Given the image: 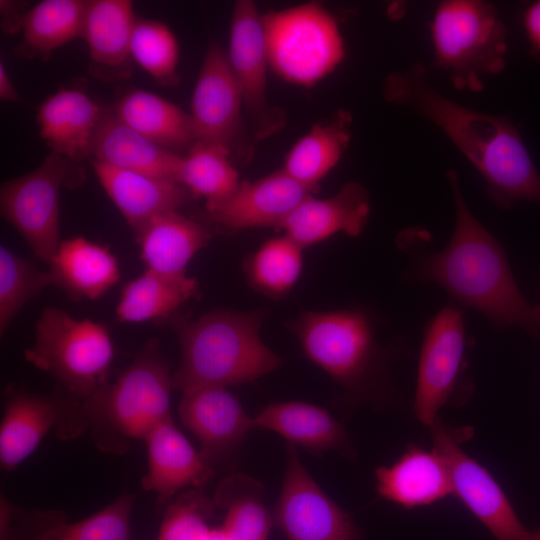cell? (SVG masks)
<instances>
[{
  "mask_svg": "<svg viewBox=\"0 0 540 540\" xmlns=\"http://www.w3.org/2000/svg\"><path fill=\"white\" fill-rule=\"evenodd\" d=\"M385 99L424 116L455 144L486 182L500 208L518 201L540 204V175L510 119L462 106L436 91L426 67L415 63L384 82Z\"/></svg>",
  "mask_w": 540,
  "mask_h": 540,
  "instance_id": "6da1fadb",
  "label": "cell"
},
{
  "mask_svg": "<svg viewBox=\"0 0 540 540\" xmlns=\"http://www.w3.org/2000/svg\"><path fill=\"white\" fill-rule=\"evenodd\" d=\"M447 179L455 205L452 238L442 251L417 256L413 280L438 283L461 305L479 311L497 327L537 332L540 304H530L518 289L502 246L468 208L455 169L447 171Z\"/></svg>",
  "mask_w": 540,
  "mask_h": 540,
  "instance_id": "7a4b0ae2",
  "label": "cell"
},
{
  "mask_svg": "<svg viewBox=\"0 0 540 540\" xmlns=\"http://www.w3.org/2000/svg\"><path fill=\"white\" fill-rule=\"evenodd\" d=\"M263 318L261 310H214L196 320L173 315L170 323L180 345L174 388L184 392L253 383L275 370L281 358L260 338Z\"/></svg>",
  "mask_w": 540,
  "mask_h": 540,
  "instance_id": "3957f363",
  "label": "cell"
},
{
  "mask_svg": "<svg viewBox=\"0 0 540 540\" xmlns=\"http://www.w3.org/2000/svg\"><path fill=\"white\" fill-rule=\"evenodd\" d=\"M173 388L159 342L150 339L115 381L106 382L82 401V412L100 448L124 451L130 440L144 441L171 418Z\"/></svg>",
  "mask_w": 540,
  "mask_h": 540,
  "instance_id": "277c9868",
  "label": "cell"
},
{
  "mask_svg": "<svg viewBox=\"0 0 540 540\" xmlns=\"http://www.w3.org/2000/svg\"><path fill=\"white\" fill-rule=\"evenodd\" d=\"M288 327L298 338L306 357L349 396L372 400L384 359L371 324L362 312L305 311Z\"/></svg>",
  "mask_w": 540,
  "mask_h": 540,
  "instance_id": "5b68a950",
  "label": "cell"
},
{
  "mask_svg": "<svg viewBox=\"0 0 540 540\" xmlns=\"http://www.w3.org/2000/svg\"><path fill=\"white\" fill-rule=\"evenodd\" d=\"M435 65L457 89L479 92L483 77L505 67L506 28L496 8L481 0H447L431 25Z\"/></svg>",
  "mask_w": 540,
  "mask_h": 540,
  "instance_id": "8992f818",
  "label": "cell"
},
{
  "mask_svg": "<svg viewBox=\"0 0 540 540\" xmlns=\"http://www.w3.org/2000/svg\"><path fill=\"white\" fill-rule=\"evenodd\" d=\"M24 356L83 401L107 382L114 345L104 324L79 320L62 308L47 306L36 321L34 342Z\"/></svg>",
  "mask_w": 540,
  "mask_h": 540,
  "instance_id": "52a82bcc",
  "label": "cell"
},
{
  "mask_svg": "<svg viewBox=\"0 0 540 540\" xmlns=\"http://www.w3.org/2000/svg\"><path fill=\"white\" fill-rule=\"evenodd\" d=\"M261 18L269 67L288 83L311 87L344 59L339 26L320 3L268 11Z\"/></svg>",
  "mask_w": 540,
  "mask_h": 540,
  "instance_id": "ba28073f",
  "label": "cell"
},
{
  "mask_svg": "<svg viewBox=\"0 0 540 540\" xmlns=\"http://www.w3.org/2000/svg\"><path fill=\"white\" fill-rule=\"evenodd\" d=\"M81 164L50 152L35 169L1 184L2 217L21 235L35 257L47 264L61 242V189L83 183Z\"/></svg>",
  "mask_w": 540,
  "mask_h": 540,
  "instance_id": "9c48e42d",
  "label": "cell"
},
{
  "mask_svg": "<svg viewBox=\"0 0 540 540\" xmlns=\"http://www.w3.org/2000/svg\"><path fill=\"white\" fill-rule=\"evenodd\" d=\"M243 110L227 51L210 38L191 100L196 142L221 146L229 152L233 162L249 163L256 141L245 124Z\"/></svg>",
  "mask_w": 540,
  "mask_h": 540,
  "instance_id": "30bf717a",
  "label": "cell"
},
{
  "mask_svg": "<svg viewBox=\"0 0 540 540\" xmlns=\"http://www.w3.org/2000/svg\"><path fill=\"white\" fill-rule=\"evenodd\" d=\"M433 450L448 467L453 495L484 524L496 540H540V530L530 531L516 515L507 496L491 474L462 449L471 427L455 428L439 417L429 426Z\"/></svg>",
  "mask_w": 540,
  "mask_h": 540,
  "instance_id": "8fae6325",
  "label": "cell"
},
{
  "mask_svg": "<svg viewBox=\"0 0 540 540\" xmlns=\"http://www.w3.org/2000/svg\"><path fill=\"white\" fill-rule=\"evenodd\" d=\"M261 17L253 1H237L232 10L227 50L255 141L279 133L287 123L285 110L272 104L267 96L269 63Z\"/></svg>",
  "mask_w": 540,
  "mask_h": 540,
  "instance_id": "7c38bea8",
  "label": "cell"
},
{
  "mask_svg": "<svg viewBox=\"0 0 540 540\" xmlns=\"http://www.w3.org/2000/svg\"><path fill=\"white\" fill-rule=\"evenodd\" d=\"M274 521L287 540H359L350 515L323 491L290 443Z\"/></svg>",
  "mask_w": 540,
  "mask_h": 540,
  "instance_id": "4fadbf2b",
  "label": "cell"
},
{
  "mask_svg": "<svg viewBox=\"0 0 540 540\" xmlns=\"http://www.w3.org/2000/svg\"><path fill=\"white\" fill-rule=\"evenodd\" d=\"M77 400L12 390L0 425L1 467L16 468L53 429L65 438L84 431L88 422Z\"/></svg>",
  "mask_w": 540,
  "mask_h": 540,
  "instance_id": "5bb4252c",
  "label": "cell"
},
{
  "mask_svg": "<svg viewBox=\"0 0 540 540\" xmlns=\"http://www.w3.org/2000/svg\"><path fill=\"white\" fill-rule=\"evenodd\" d=\"M465 349L462 312L448 304L427 327L419 357L414 412L424 425L434 422L455 392L463 372Z\"/></svg>",
  "mask_w": 540,
  "mask_h": 540,
  "instance_id": "9a60e30c",
  "label": "cell"
},
{
  "mask_svg": "<svg viewBox=\"0 0 540 540\" xmlns=\"http://www.w3.org/2000/svg\"><path fill=\"white\" fill-rule=\"evenodd\" d=\"M313 194L280 168L255 181H240L230 196L205 205L200 218L201 222L227 231L279 229L290 213Z\"/></svg>",
  "mask_w": 540,
  "mask_h": 540,
  "instance_id": "2e32d148",
  "label": "cell"
},
{
  "mask_svg": "<svg viewBox=\"0 0 540 540\" xmlns=\"http://www.w3.org/2000/svg\"><path fill=\"white\" fill-rule=\"evenodd\" d=\"M178 411L183 425L197 438L211 465L233 458L248 432L255 429L253 418L228 387L186 390L182 392Z\"/></svg>",
  "mask_w": 540,
  "mask_h": 540,
  "instance_id": "e0dca14e",
  "label": "cell"
},
{
  "mask_svg": "<svg viewBox=\"0 0 540 540\" xmlns=\"http://www.w3.org/2000/svg\"><path fill=\"white\" fill-rule=\"evenodd\" d=\"M136 18L131 1H87L81 38L88 48L92 77L115 83L132 76L131 38Z\"/></svg>",
  "mask_w": 540,
  "mask_h": 540,
  "instance_id": "ac0fdd59",
  "label": "cell"
},
{
  "mask_svg": "<svg viewBox=\"0 0 540 540\" xmlns=\"http://www.w3.org/2000/svg\"><path fill=\"white\" fill-rule=\"evenodd\" d=\"M147 471L141 480L144 490L162 502L187 487H200L213 474L212 465L175 426L172 417L160 423L144 439Z\"/></svg>",
  "mask_w": 540,
  "mask_h": 540,
  "instance_id": "d6986e66",
  "label": "cell"
},
{
  "mask_svg": "<svg viewBox=\"0 0 540 540\" xmlns=\"http://www.w3.org/2000/svg\"><path fill=\"white\" fill-rule=\"evenodd\" d=\"M369 214L368 191L357 182H348L333 196L306 198L279 229L304 249L338 232L357 237L364 230Z\"/></svg>",
  "mask_w": 540,
  "mask_h": 540,
  "instance_id": "ffe728a7",
  "label": "cell"
},
{
  "mask_svg": "<svg viewBox=\"0 0 540 540\" xmlns=\"http://www.w3.org/2000/svg\"><path fill=\"white\" fill-rule=\"evenodd\" d=\"M89 163L133 234L156 215L178 211L193 199L188 189L177 181L117 168L93 158Z\"/></svg>",
  "mask_w": 540,
  "mask_h": 540,
  "instance_id": "44dd1931",
  "label": "cell"
},
{
  "mask_svg": "<svg viewBox=\"0 0 540 540\" xmlns=\"http://www.w3.org/2000/svg\"><path fill=\"white\" fill-rule=\"evenodd\" d=\"M104 109L85 91L61 87L37 109L40 136L51 152L82 162L90 158L92 141Z\"/></svg>",
  "mask_w": 540,
  "mask_h": 540,
  "instance_id": "7402d4cb",
  "label": "cell"
},
{
  "mask_svg": "<svg viewBox=\"0 0 540 540\" xmlns=\"http://www.w3.org/2000/svg\"><path fill=\"white\" fill-rule=\"evenodd\" d=\"M182 156L129 127L112 107L104 109L90 151V158L111 166L171 181H177Z\"/></svg>",
  "mask_w": 540,
  "mask_h": 540,
  "instance_id": "603a6c76",
  "label": "cell"
},
{
  "mask_svg": "<svg viewBox=\"0 0 540 540\" xmlns=\"http://www.w3.org/2000/svg\"><path fill=\"white\" fill-rule=\"evenodd\" d=\"M254 428L274 431L287 443L314 455L335 451L352 456L354 447L343 425L326 409L303 401H285L266 406L253 417Z\"/></svg>",
  "mask_w": 540,
  "mask_h": 540,
  "instance_id": "cb8c5ba5",
  "label": "cell"
},
{
  "mask_svg": "<svg viewBox=\"0 0 540 540\" xmlns=\"http://www.w3.org/2000/svg\"><path fill=\"white\" fill-rule=\"evenodd\" d=\"M48 265L52 285L72 301L97 300L120 280L118 260L109 247L85 237L61 240Z\"/></svg>",
  "mask_w": 540,
  "mask_h": 540,
  "instance_id": "d4e9b609",
  "label": "cell"
},
{
  "mask_svg": "<svg viewBox=\"0 0 540 540\" xmlns=\"http://www.w3.org/2000/svg\"><path fill=\"white\" fill-rule=\"evenodd\" d=\"M375 476L379 496L405 508L453 495L448 467L434 450L410 446L391 466L377 468Z\"/></svg>",
  "mask_w": 540,
  "mask_h": 540,
  "instance_id": "484cf974",
  "label": "cell"
},
{
  "mask_svg": "<svg viewBox=\"0 0 540 540\" xmlns=\"http://www.w3.org/2000/svg\"><path fill=\"white\" fill-rule=\"evenodd\" d=\"M134 238L147 270L186 275L189 262L208 244L211 233L203 222L169 211L150 219Z\"/></svg>",
  "mask_w": 540,
  "mask_h": 540,
  "instance_id": "4316f807",
  "label": "cell"
},
{
  "mask_svg": "<svg viewBox=\"0 0 540 540\" xmlns=\"http://www.w3.org/2000/svg\"><path fill=\"white\" fill-rule=\"evenodd\" d=\"M112 109L129 127L173 153L184 155L196 142L191 114L151 91L131 89Z\"/></svg>",
  "mask_w": 540,
  "mask_h": 540,
  "instance_id": "83f0119b",
  "label": "cell"
},
{
  "mask_svg": "<svg viewBox=\"0 0 540 540\" xmlns=\"http://www.w3.org/2000/svg\"><path fill=\"white\" fill-rule=\"evenodd\" d=\"M352 116L338 110L315 123L289 150L281 167L291 178L316 193L320 181L337 165L351 137Z\"/></svg>",
  "mask_w": 540,
  "mask_h": 540,
  "instance_id": "f1b7e54d",
  "label": "cell"
},
{
  "mask_svg": "<svg viewBox=\"0 0 540 540\" xmlns=\"http://www.w3.org/2000/svg\"><path fill=\"white\" fill-rule=\"evenodd\" d=\"M199 293V284L186 275H167L145 270L127 282L115 309L120 323H142L172 317L177 309Z\"/></svg>",
  "mask_w": 540,
  "mask_h": 540,
  "instance_id": "f546056e",
  "label": "cell"
},
{
  "mask_svg": "<svg viewBox=\"0 0 540 540\" xmlns=\"http://www.w3.org/2000/svg\"><path fill=\"white\" fill-rule=\"evenodd\" d=\"M87 1L43 0L29 8L22 38L14 48L21 58H45L56 49L81 38Z\"/></svg>",
  "mask_w": 540,
  "mask_h": 540,
  "instance_id": "4dcf8cb0",
  "label": "cell"
},
{
  "mask_svg": "<svg viewBox=\"0 0 540 540\" xmlns=\"http://www.w3.org/2000/svg\"><path fill=\"white\" fill-rule=\"evenodd\" d=\"M264 487L245 474H232L218 485L215 504L225 509L222 529L230 540H268L272 519Z\"/></svg>",
  "mask_w": 540,
  "mask_h": 540,
  "instance_id": "1f68e13d",
  "label": "cell"
},
{
  "mask_svg": "<svg viewBox=\"0 0 540 540\" xmlns=\"http://www.w3.org/2000/svg\"><path fill=\"white\" fill-rule=\"evenodd\" d=\"M177 182L188 189L193 199L204 198L205 205L227 198L240 184L229 152L202 142H195L182 156Z\"/></svg>",
  "mask_w": 540,
  "mask_h": 540,
  "instance_id": "d6a6232c",
  "label": "cell"
},
{
  "mask_svg": "<svg viewBox=\"0 0 540 540\" xmlns=\"http://www.w3.org/2000/svg\"><path fill=\"white\" fill-rule=\"evenodd\" d=\"M302 251L303 248L286 234L266 240L244 262L248 283L266 296H285L302 273Z\"/></svg>",
  "mask_w": 540,
  "mask_h": 540,
  "instance_id": "836d02e7",
  "label": "cell"
},
{
  "mask_svg": "<svg viewBox=\"0 0 540 540\" xmlns=\"http://www.w3.org/2000/svg\"><path fill=\"white\" fill-rule=\"evenodd\" d=\"M179 54L177 38L165 23L136 18L131 38V56L156 83L172 87L180 82L177 72Z\"/></svg>",
  "mask_w": 540,
  "mask_h": 540,
  "instance_id": "e575fe53",
  "label": "cell"
},
{
  "mask_svg": "<svg viewBox=\"0 0 540 540\" xmlns=\"http://www.w3.org/2000/svg\"><path fill=\"white\" fill-rule=\"evenodd\" d=\"M49 285H52L49 271L39 270L30 260L0 246L1 336L23 307Z\"/></svg>",
  "mask_w": 540,
  "mask_h": 540,
  "instance_id": "d590c367",
  "label": "cell"
},
{
  "mask_svg": "<svg viewBox=\"0 0 540 540\" xmlns=\"http://www.w3.org/2000/svg\"><path fill=\"white\" fill-rule=\"evenodd\" d=\"M133 503L131 494H123L88 517L47 528L35 540H128Z\"/></svg>",
  "mask_w": 540,
  "mask_h": 540,
  "instance_id": "8d00e7d4",
  "label": "cell"
},
{
  "mask_svg": "<svg viewBox=\"0 0 540 540\" xmlns=\"http://www.w3.org/2000/svg\"><path fill=\"white\" fill-rule=\"evenodd\" d=\"M212 511V502L201 491H186L169 506L157 540H206Z\"/></svg>",
  "mask_w": 540,
  "mask_h": 540,
  "instance_id": "74e56055",
  "label": "cell"
},
{
  "mask_svg": "<svg viewBox=\"0 0 540 540\" xmlns=\"http://www.w3.org/2000/svg\"><path fill=\"white\" fill-rule=\"evenodd\" d=\"M29 4L23 1H0V23L1 28L7 34H15L21 31L23 20Z\"/></svg>",
  "mask_w": 540,
  "mask_h": 540,
  "instance_id": "f35d334b",
  "label": "cell"
},
{
  "mask_svg": "<svg viewBox=\"0 0 540 540\" xmlns=\"http://www.w3.org/2000/svg\"><path fill=\"white\" fill-rule=\"evenodd\" d=\"M523 25L530 44V56L540 60V0L531 3L524 12Z\"/></svg>",
  "mask_w": 540,
  "mask_h": 540,
  "instance_id": "ab89813d",
  "label": "cell"
},
{
  "mask_svg": "<svg viewBox=\"0 0 540 540\" xmlns=\"http://www.w3.org/2000/svg\"><path fill=\"white\" fill-rule=\"evenodd\" d=\"M0 98L8 102H22V98L14 86L3 61H0Z\"/></svg>",
  "mask_w": 540,
  "mask_h": 540,
  "instance_id": "60d3db41",
  "label": "cell"
},
{
  "mask_svg": "<svg viewBox=\"0 0 540 540\" xmlns=\"http://www.w3.org/2000/svg\"><path fill=\"white\" fill-rule=\"evenodd\" d=\"M206 540H230L222 528L211 529Z\"/></svg>",
  "mask_w": 540,
  "mask_h": 540,
  "instance_id": "b9f144b4",
  "label": "cell"
}]
</instances>
